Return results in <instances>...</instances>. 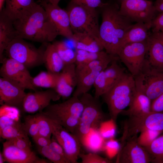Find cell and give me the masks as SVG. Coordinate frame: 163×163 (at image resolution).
Segmentation results:
<instances>
[{
	"mask_svg": "<svg viewBox=\"0 0 163 163\" xmlns=\"http://www.w3.org/2000/svg\"><path fill=\"white\" fill-rule=\"evenodd\" d=\"M104 147L107 155L110 158L114 156L120 151L119 143L112 138L106 143Z\"/></svg>",
	"mask_w": 163,
	"mask_h": 163,
	"instance_id": "41",
	"label": "cell"
},
{
	"mask_svg": "<svg viewBox=\"0 0 163 163\" xmlns=\"http://www.w3.org/2000/svg\"><path fill=\"white\" fill-rule=\"evenodd\" d=\"M118 59L112 61L96 78L93 85L96 97L99 98L107 92L125 73L124 69L117 63Z\"/></svg>",
	"mask_w": 163,
	"mask_h": 163,
	"instance_id": "15",
	"label": "cell"
},
{
	"mask_svg": "<svg viewBox=\"0 0 163 163\" xmlns=\"http://www.w3.org/2000/svg\"><path fill=\"white\" fill-rule=\"evenodd\" d=\"M154 5L157 12H163V0H155Z\"/></svg>",
	"mask_w": 163,
	"mask_h": 163,
	"instance_id": "48",
	"label": "cell"
},
{
	"mask_svg": "<svg viewBox=\"0 0 163 163\" xmlns=\"http://www.w3.org/2000/svg\"><path fill=\"white\" fill-rule=\"evenodd\" d=\"M39 126L38 135L51 139L52 131L48 117L42 111L36 114Z\"/></svg>",
	"mask_w": 163,
	"mask_h": 163,
	"instance_id": "34",
	"label": "cell"
},
{
	"mask_svg": "<svg viewBox=\"0 0 163 163\" xmlns=\"http://www.w3.org/2000/svg\"><path fill=\"white\" fill-rule=\"evenodd\" d=\"M136 91L134 77L125 73L117 83L102 97L111 119L116 122L119 114L129 107Z\"/></svg>",
	"mask_w": 163,
	"mask_h": 163,
	"instance_id": "3",
	"label": "cell"
},
{
	"mask_svg": "<svg viewBox=\"0 0 163 163\" xmlns=\"http://www.w3.org/2000/svg\"><path fill=\"white\" fill-rule=\"evenodd\" d=\"M147 49L148 40L126 44L120 49L118 53L119 59L134 77L142 70Z\"/></svg>",
	"mask_w": 163,
	"mask_h": 163,
	"instance_id": "10",
	"label": "cell"
},
{
	"mask_svg": "<svg viewBox=\"0 0 163 163\" xmlns=\"http://www.w3.org/2000/svg\"><path fill=\"white\" fill-rule=\"evenodd\" d=\"M35 3L34 0H5L2 11L14 21L28 12Z\"/></svg>",
	"mask_w": 163,
	"mask_h": 163,
	"instance_id": "25",
	"label": "cell"
},
{
	"mask_svg": "<svg viewBox=\"0 0 163 163\" xmlns=\"http://www.w3.org/2000/svg\"><path fill=\"white\" fill-rule=\"evenodd\" d=\"M151 28L153 33L163 32V12L155 17L152 22Z\"/></svg>",
	"mask_w": 163,
	"mask_h": 163,
	"instance_id": "43",
	"label": "cell"
},
{
	"mask_svg": "<svg viewBox=\"0 0 163 163\" xmlns=\"http://www.w3.org/2000/svg\"><path fill=\"white\" fill-rule=\"evenodd\" d=\"M22 125L28 135L32 138L38 134L39 126L36 114L26 116Z\"/></svg>",
	"mask_w": 163,
	"mask_h": 163,
	"instance_id": "36",
	"label": "cell"
},
{
	"mask_svg": "<svg viewBox=\"0 0 163 163\" xmlns=\"http://www.w3.org/2000/svg\"><path fill=\"white\" fill-rule=\"evenodd\" d=\"M60 57L66 65L75 64L76 52L69 47L64 41H56L53 43Z\"/></svg>",
	"mask_w": 163,
	"mask_h": 163,
	"instance_id": "33",
	"label": "cell"
},
{
	"mask_svg": "<svg viewBox=\"0 0 163 163\" xmlns=\"http://www.w3.org/2000/svg\"><path fill=\"white\" fill-rule=\"evenodd\" d=\"M129 117L124 124L123 141L131 137H135L138 133L146 129L163 130V112L151 111L143 115Z\"/></svg>",
	"mask_w": 163,
	"mask_h": 163,
	"instance_id": "9",
	"label": "cell"
},
{
	"mask_svg": "<svg viewBox=\"0 0 163 163\" xmlns=\"http://www.w3.org/2000/svg\"><path fill=\"white\" fill-rule=\"evenodd\" d=\"M77 84L76 65H65L59 73L58 82L55 90L63 98H67L73 93Z\"/></svg>",
	"mask_w": 163,
	"mask_h": 163,
	"instance_id": "21",
	"label": "cell"
},
{
	"mask_svg": "<svg viewBox=\"0 0 163 163\" xmlns=\"http://www.w3.org/2000/svg\"><path fill=\"white\" fill-rule=\"evenodd\" d=\"M17 37L24 40L48 43L59 35L43 7L34 4L22 17L14 21Z\"/></svg>",
	"mask_w": 163,
	"mask_h": 163,
	"instance_id": "1",
	"label": "cell"
},
{
	"mask_svg": "<svg viewBox=\"0 0 163 163\" xmlns=\"http://www.w3.org/2000/svg\"><path fill=\"white\" fill-rule=\"evenodd\" d=\"M40 4L46 11L59 35L68 39L72 40L74 34L71 29L69 18L67 10L62 9L58 5L52 4L44 0L41 2Z\"/></svg>",
	"mask_w": 163,
	"mask_h": 163,
	"instance_id": "16",
	"label": "cell"
},
{
	"mask_svg": "<svg viewBox=\"0 0 163 163\" xmlns=\"http://www.w3.org/2000/svg\"><path fill=\"white\" fill-rule=\"evenodd\" d=\"M119 0L121 2H123L125 1H126L127 0Z\"/></svg>",
	"mask_w": 163,
	"mask_h": 163,
	"instance_id": "53",
	"label": "cell"
},
{
	"mask_svg": "<svg viewBox=\"0 0 163 163\" xmlns=\"http://www.w3.org/2000/svg\"><path fill=\"white\" fill-rule=\"evenodd\" d=\"M75 52L76 66L85 65L95 60L106 58L110 55L103 50L96 52H90L76 49Z\"/></svg>",
	"mask_w": 163,
	"mask_h": 163,
	"instance_id": "30",
	"label": "cell"
},
{
	"mask_svg": "<svg viewBox=\"0 0 163 163\" xmlns=\"http://www.w3.org/2000/svg\"><path fill=\"white\" fill-rule=\"evenodd\" d=\"M161 132L149 129L143 130L140 133L136 141L140 145L146 147L157 137Z\"/></svg>",
	"mask_w": 163,
	"mask_h": 163,
	"instance_id": "37",
	"label": "cell"
},
{
	"mask_svg": "<svg viewBox=\"0 0 163 163\" xmlns=\"http://www.w3.org/2000/svg\"><path fill=\"white\" fill-rule=\"evenodd\" d=\"M79 157L81 158L82 163H110L111 162L107 158L102 157L94 153L87 154L80 153Z\"/></svg>",
	"mask_w": 163,
	"mask_h": 163,
	"instance_id": "39",
	"label": "cell"
},
{
	"mask_svg": "<svg viewBox=\"0 0 163 163\" xmlns=\"http://www.w3.org/2000/svg\"><path fill=\"white\" fill-rule=\"evenodd\" d=\"M2 154L5 161L10 163H49L38 157L33 151H26L17 147L8 140L4 142Z\"/></svg>",
	"mask_w": 163,
	"mask_h": 163,
	"instance_id": "20",
	"label": "cell"
},
{
	"mask_svg": "<svg viewBox=\"0 0 163 163\" xmlns=\"http://www.w3.org/2000/svg\"><path fill=\"white\" fill-rule=\"evenodd\" d=\"M80 98L84 108L79 122L73 134L78 139L81 145H85L88 135L92 129L99 128L105 121L99 98L87 92Z\"/></svg>",
	"mask_w": 163,
	"mask_h": 163,
	"instance_id": "4",
	"label": "cell"
},
{
	"mask_svg": "<svg viewBox=\"0 0 163 163\" xmlns=\"http://www.w3.org/2000/svg\"><path fill=\"white\" fill-rule=\"evenodd\" d=\"M48 118L52 135L63 149L68 160L70 163H78L81 145L78 139L63 126Z\"/></svg>",
	"mask_w": 163,
	"mask_h": 163,
	"instance_id": "14",
	"label": "cell"
},
{
	"mask_svg": "<svg viewBox=\"0 0 163 163\" xmlns=\"http://www.w3.org/2000/svg\"><path fill=\"white\" fill-rule=\"evenodd\" d=\"M71 2L85 7L96 9L103 8L109 3H104L101 0H71Z\"/></svg>",
	"mask_w": 163,
	"mask_h": 163,
	"instance_id": "40",
	"label": "cell"
},
{
	"mask_svg": "<svg viewBox=\"0 0 163 163\" xmlns=\"http://www.w3.org/2000/svg\"><path fill=\"white\" fill-rule=\"evenodd\" d=\"M116 122L112 119L105 121L99 128L100 135L103 138L112 139L116 133Z\"/></svg>",
	"mask_w": 163,
	"mask_h": 163,
	"instance_id": "38",
	"label": "cell"
},
{
	"mask_svg": "<svg viewBox=\"0 0 163 163\" xmlns=\"http://www.w3.org/2000/svg\"><path fill=\"white\" fill-rule=\"evenodd\" d=\"M152 100L142 93L136 91L126 113L130 117L143 115L151 111Z\"/></svg>",
	"mask_w": 163,
	"mask_h": 163,
	"instance_id": "24",
	"label": "cell"
},
{
	"mask_svg": "<svg viewBox=\"0 0 163 163\" xmlns=\"http://www.w3.org/2000/svg\"><path fill=\"white\" fill-rule=\"evenodd\" d=\"M17 37L14 21L3 11L0 12V59H3V53L9 43Z\"/></svg>",
	"mask_w": 163,
	"mask_h": 163,
	"instance_id": "23",
	"label": "cell"
},
{
	"mask_svg": "<svg viewBox=\"0 0 163 163\" xmlns=\"http://www.w3.org/2000/svg\"><path fill=\"white\" fill-rule=\"evenodd\" d=\"M83 108L79 97L72 96L62 102L50 104L42 111L49 119L73 134L78 124Z\"/></svg>",
	"mask_w": 163,
	"mask_h": 163,
	"instance_id": "5",
	"label": "cell"
},
{
	"mask_svg": "<svg viewBox=\"0 0 163 163\" xmlns=\"http://www.w3.org/2000/svg\"><path fill=\"white\" fill-rule=\"evenodd\" d=\"M144 147L149 154L151 162L163 163V135L158 136L149 145Z\"/></svg>",
	"mask_w": 163,
	"mask_h": 163,
	"instance_id": "32",
	"label": "cell"
},
{
	"mask_svg": "<svg viewBox=\"0 0 163 163\" xmlns=\"http://www.w3.org/2000/svg\"><path fill=\"white\" fill-rule=\"evenodd\" d=\"M46 2L53 5H58L61 0H44Z\"/></svg>",
	"mask_w": 163,
	"mask_h": 163,
	"instance_id": "50",
	"label": "cell"
},
{
	"mask_svg": "<svg viewBox=\"0 0 163 163\" xmlns=\"http://www.w3.org/2000/svg\"><path fill=\"white\" fill-rule=\"evenodd\" d=\"M7 140L20 149L29 152L33 151L31 149V143L29 139L16 138Z\"/></svg>",
	"mask_w": 163,
	"mask_h": 163,
	"instance_id": "42",
	"label": "cell"
},
{
	"mask_svg": "<svg viewBox=\"0 0 163 163\" xmlns=\"http://www.w3.org/2000/svg\"><path fill=\"white\" fill-rule=\"evenodd\" d=\"M5 3V0H0V12H1L4 8V4Z\"/></svg>",
	"mask_w": 163,
	"mask_h": 163,
	"instance_id": "51",
	"label": "cell"
},
{
	"mask_svg": "<svg viewBox=\"0 0 163 163\" xmlns=\"http://www.w3.org/2000/svg\"><path fill=\"white\" fill-rule=\"evenodd\" d=\"M47 43L37 48L25 40L17 37L6 47L5 52L8 56L31 68L43 64L44 54Z\"/></svg>",
	"mask_w": 163,
	"mask_h": 163,
	"instance_id": "7",
	"label": "cell"
},
{
	"mask_svg": "<svg viewBox=\"0 0 163 163\" xmlns=\"http://www.w3.org/2000/svg\"><path fill=\"white\" fill-rule=\"evenodd\" d=\"M59 73H53L47 71H42L33 77V83L37 87L55 89L58 82Z\"/></svg>",
	"mask_w": 163,
	"mask_h": 163,
	"instance_id": "29",
	"label": "cell"
},
{
	"mask_svg": "<svg viewBox=\"0 0 163 163\" xmlns=\"http://www.w3.org/2000/svg\"><path fill=\"white\" fill-rule=\"evenodd\" d=\"M147 53L148 57L143 67L163 71V44L152 34L148 39Z\"/></svg>",
	"mask_w": 163,
	"mask_h": 163,
	"instance_id": "22",
	"label": "cell"
},
{
	"mask_svg": "<svg viewBox=\"0 0 163 163\" xmlns=\"http://www.w3.org/2000/svg\"><path fill=\"white\" fill-rule=\"evenodd\" d=\"M32 138L37 146L41 147L48 145L51 140V139H48L38 134Z\"/></svg>",
	"mask_w": 163,
	"mask_h": 163,
	"instance_id": "47",
	"label": "cell"
},
{
	"mask_svg": "<svg viewBox=\"0 0 163 163\" xmlns=\"http://www.w3.org/2000/svg\"><path fill=\"white\" fill-rule=\"evenodd\" d=\"M1 62V77L11 81L25 89L37 91L33 77L25 66L9 58L4 59Z\"/></svg>",
	"mask_w": 163,
	"mask_h": 163,
	"instance_id": "13",
	"label": "cell"
},
{
	"mask_svg": "<svg viewBox=\"0 0 163 163\" xmlns=\"http://www.w3.org/2000/svg\"><path fill=\"white\" fill-rule=\"evenodd\" d=\"M72 40L74 43L76 49L90 52H99L104 49L99 40L87 34H74Z\"/></svg>",
	"mask_w": 163,
	"mask_h": 163,
	"instance_id": "27",
	"label": "cell"
},
{
	"mask_svg": "<svg viewBox=\"0 0 163 163\" xmlns=\"http://www.w3.org/2000/svg\"><path fill=\"white\" fill-rule=\"evenodd\" d=\"M118 58L117 56L110 55L106 58L95 60L85 65L76 66L77 84L72 96L79 97L88 92L99 73L112 61Z\"/></svg>",
	"mask_w": 163,
	"mask_h": 163,
	"instance_id": "8",
	"label": "cell"
},
{
	"mask_svg": "<svg viewBox=\"0 0 163 163\" xmlns=\"http://www.w3.org/2000/svg\"><path fill=\"white\" fill-rule=\"evenodd\" d=\"M5 161L2 153L0 152V163H4Z\"/></svg>",
	"mask_w": 163,
	"mask_h": 163,
	"instance_id": "52",
	"label": "cell"
},
{
	"mask_svg": "<svg viewBox=\"0 0 163 163\" xmlns=\"http://www.w3.org/2000/svg\"><path fill=\"white\" fill-rule=\"evenodd\" d=\"M43 62V64L47 71L53 73H60L64 66L53 43H48L46 44L44 54Z\"/></svg>",
	"mask_w": 163,
	"mask_h": 163,
	"instance_id": "28",
	"label": "cell"
},
{
	"mask_svg": "<svg viewBox=\"0 0 163 163\" xmlns=\"http://www.w3.org/2000/svg\"><path fill=\"white\" fill-rule=\"evenodd\" d=\"M119 11L132 22L142 23L151 27L157 12L154 4L149 0H127L122 2Z\"/></svg>",
	"mask_w": 163,
	"mask_h": 163,
	"instance_id": "11",
	"label": "cell"
},
{
	"mask_svg": "<svg viewBox=\"0 0 163 163\" xmlns=\"http://www.w3.org/2000/svg\"><path fill=\"white\" fill-rule=\"evenodd\" d=\"M151 103V111L154 112H163V92Z\"/></svg>",
	"mask_w": 163,
	"mask_h": 163,
	"instance_id": "45",
	"label": "cell"
},
{
	"mask_svg": "<svg viewBox=\"0 0 163 163\" xmlns=\"http://www.w3.org/2000/svg\"><path fill=\"white\" fill-rule=\"evenodd\" d=\"M18 120L7 115H0V131L7 126L15 123Z\"/></svg>",
	"mask_w": 163,
	"mask_h": 163,
	"instance_id": "46",
	"label": "cell"
},
{
	"mask_svg": "<svg viewBox=\"0 0 163 163\" xmlns=\"http://www.w3.org/2000/svg\"><path fill=\"white\" fill-rule=\"evenodd\" d=\"M152 34L159 40L163 44V32L152 33Z\"/></svg>",
	"mask_w": 163,
	"mask_h": 163,
	"instance_id": "49",
	"label": "cell"
},
{
	"mask_svg": "<svg viewBox=\"0 0 163 163\" xmlns=\"http://www.w3.org/2000/svg\"><path fill=\"white\" fill-rule=\"evenodd\" d=\"M61 97L53 89L28 93L24 100L23 110L29 113L41 111L50 104L51 101H57Z\"/></svg>",
	"mask_w": 163,
	"mask_h": 163,
	"instance_id": "17",
	"label": "cell"
},
{
	"mask_svg": "<svg viewBox=\"0 0 163 163\" xmlns=\"http://www.w3.org/2000/svg\"><path fill=\"white\" fill-rule=\"evenodd\" d=\"M134 77L136 90L152 101L163 92V71L143 67L141 72Z\"/></svg>",
	"mask_w": 163,
	"mask_h": 163,
	"instance_id": "12",
	"label": "cell"
},
{
	"mask_svg": "<svg viewBox=\"0 0 163 163\" xmlns=\"http://www.w3.org/2000/svg\"><path fill=\"white\" fill-rule=\"evenodd\" d=\"M37 150L40 155L53 163H70L68 160L53 150L49 145L42 147L37 146Z\"/></svg>",
	"mask_w": 163,
	"mask_h": 163,
	"instance_id": "35",
	"label": "cell"
},
{
	"mask_svg": "<svg viewBox=\"0 0 163 163\" xmlns=\"http://www.w3.org/2000/svg\"><path fill=\"white\" fill-rule=\"evenodd\" d=\"M103 8L100 40L106 52L117 56L125 35L133 24L120 13L117 5L109 4Z\"/></svg>",
	"mask_w": 163,
	"mask_h": 163,
	"instance_id": "2",
	"label": "cell"
},
{
	"mask_svg": "<svg viewBox=\"0 0 163 163\" xmlns=\"http://www.w3.org/2000/svg\"><path fill=\"white\" fill-rule=\"evenodd\" d=\"M66 10L73 34H87L100 41V26L96 9L85 7L70 2Z\"/></svg>",
	"mask_w": 163,
	"mask_h": 163,
	"instance_id": "6",
	"label": "cell"
},
{
	"mask_svg": "<svg viewBox=\"0 0 163 163\" xmlns=\"http://www.w3.org/2000/svg\"><path fill=\"white\" fill-rule=\"evenodd\" d=\"M24 88L6 78H0V102L5 105L23 109V104L26 94Z\"/></svg>",
	"mask_w": 163,
	"mask_h": 163,
	"instance_id": "18",
	"label": "cell"
},
{
	"mask_svg": "<svg viewBox=\"0 0 163 163\" xmlns=\"http://www.w3.org/2000/svg\"><path fill=\"white\" fill-rule=\"evenodd\" d=\"M48 145L53 150L66 159L70 162L67 158L63 149L53 136L52 138H51L50 141Z\"/></svg>",
	"mask_w": 163,
	"mask_h": 163,
	"instance_id": "44",
	"label": "cell"
},
{
	"mask_svg": "<svg viewBox=\"0 0 163 163\" xmlns=\"http://www.w3.org/2000/svg\"><path fill=\"white\" fill-rule=\"evenodd\" d=\"M117 162L121 163H148L151 162L150 156L145 148L136 139L129 140L118 153Z\"/></svg>",
	"mask_w": 163,
	"mask_h": 163,
	"instance_id": "19",
	"label": "cell"
},
{
	"mask_svg": "<svg viewBox=\"0 0 163 163\" xmlns=\"http://www.w3.org/2000/svg\"><path fill=\"white\" fill-rule=\"evenodd\" d=\"M0 135L1 137L6 140L16 138L29 139L28 135L24 129L22 123L19 120L0 130Z\"/></svg>",
	"mask_w": 163,
	"mask_h": 163,
	"instance_id": "31",
	"label": "cell"
},
{
	"mask_svg": "<svg viewBox=\"0 0 163 163\" xmlns=\"http://www.w3.org/2000/svg\"><path fill=\"white\" fill-rule=\"evenodd\" d=\"M150 28L151 26L142 23H136L133 24L125 34L120 50L128 44L147 40L150 35L149 31Z\"/></svg>",
	"mask_w": 163,
	"mask_h": 163,
	"instance_id": "26",
	"label": "cell"
}]
</instances>
